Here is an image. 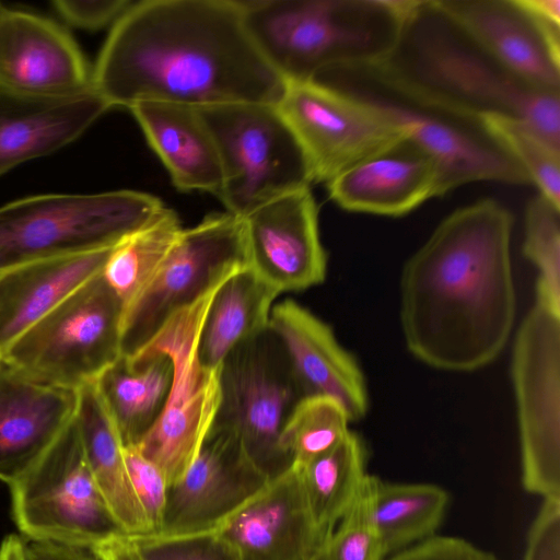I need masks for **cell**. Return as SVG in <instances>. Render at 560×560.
I'll return each mask as SVG.
<instances>
[{
  "label": "cell",
  "instance_id": "1",
  "mask_svg": "<svg viewBox=\"0 0 560 560\" xmlns=\"http://www.w3.org/2000/svg\"><path fill=\"white\" fill-rule=\"evenodd\" d=\"M112 107L277 104L285 83L253 40L240 1L148 0L114 23L92 70Z\"/></svg>",
  "mask_w": 560,
  "mask_h": 560
},
{
  "label": "cell",
  "instance_id": "2",
  "mask_svg": "<svg viewBox=\"0 0 560 560\" xmlns=\"http://www.w3.org/2000/svg\"><path fill=\"white\" fill-rule=\"evenodd\" d=\"M513 226L509 209L480 199L445 217L406 260L399 322L416 359L466 373L502 353L516 315Z\"/></svg>",
  "mask_w": 560,
  "mask_h": 560
},
{
  "label": "cell",
  "instance_id": "3",
  "mask_svg": "<svg viewBox=\"0 0 560 560\" xmlns=\"http://www.w3.org/2000/svg\"><path fill=\"white\" fill-rule=\"evenodd\" d=\"M256 46L283 82L331 70L365 72L399 46L423 0L240 1Z\"/></svg>",
  "mask_w": 560,
  "mask_h": 560
},
{
  "label": "cell",
  "instance_id": "4",
  "mask_svg": "<svg viewBox=\"0 0 560 560\" xmlns=\"http://www.w3.org/2000/svg\"><path fill=\"white\" fill-rule=\"evenodd\" d=\"M417 18L392 57L366 75L409 106L472 125L487 113L517 116L560 145V91L523 81L463 36L460 44L455 30L456 38L420 27Z\"/></svg>",
  "mask_w": 560,
  "mask_h": 560
},
{
  "label": "cell",
  "instance_id": "5",
  "mask_svg": "<svg viewBox=\"0 0 560 560\" xmlns=\"http://www.w3.org/2000/svg\"><path fill=\"white\" fill-rule=\"evenodd\" d=\"M224 282L174 313L131 355L162 354L171 363V385L164 407L154 424L135 444L163 471L168 487L184 476L197 457L219 410L222 366L212 369L205 364L200 339L212 300Z\"/></svg>",
  "mask_w": 560,
  "mask_h": 560
},
{
  "label": "cell",
  "instance_id": "6",
  "mask_svg": "<svg viewBox=\"0 0 560 560\" xmlns=\"http://www.w3.org/2000/svg\"><path fill=\"white\" fill-rule=\"evenodd\" d=\"M164 208L149 194H48L0 207V270L113 247Z\"/></svg>",
  "mask_w": 560,
  "mask_h": 560
},
{
  "label": "cell",
  "instance_id": "7",
  "mask_svg": "<svg viewBox=\"0 0 560 560\" xmlns=\"http://www.w3.org/2000/svg\"><path fill=\"white\" fill-rule=\"evenodd\" d=\"M124 305L102 271L22 334L0 359L24 374L79 389L121 357Z\"/></svg>",
  "mask_w": 560,
  "mask_h": 560
},
{
  "label": "cell",
  "instance_id": "8",
  "mask_svg": "<svg viewBox=\"0 0 560 560\" xmlns=\"http://www.w3.org/2000/svg\"><path fill=\"white\" fill-rule=\"evenodd\" d=\"M198 112L222 164L218 198L243 218L259 206L312 184L303 151L276 104L235 103Z\"/></svg>",
  "mask_w": 560,
  "mask_h": 560
},
{
  "label": "cell",
  "instance_id": "9",
  "mask_svg": "<svg viewBox=\"0 0 560 560\" xmlns=\"http://www.w3.org/2000/svg\"><path fill=\"white\" fill-rule=\"evenodd\" d=\"M10 488L13 520L30 541L91 549L124 535L91 474L74 418Z\"/></svg>",
  "mask_w": 560,
  "mask_h": 560
},
{
  "label": "cell",
  "instance_id": "10",
  "mask_svg": "<svg viewBox=\"0 0 560 560\" xmlns=\"http://www.w3.org/2000/svg\"><path fill=\"white\" fill-rule=\"evenodd\" d=\"M305 156L312 183H329L359 162L407 139L387 101L323 81L287 83L276 104Z\"/></svg>",
  "mask_w": 560,
  "mask_h": 560
},
{
  "label": "cell",
  "instance_id": "11",
  "mask_svg": "<svg viewBox=\"0 0 560 560\" xmlns=\"http://www.w3.org/2000/svg\"><path fill=\"white\" fill-rule=\"evenodd\" d=\"M213 427L233 433L252 462L272 479L292 464L281 446L284 423L304 396L278 338L268 329L224 360Z\"/></svg>",
  "mask_w": 560,
  "mask_h": 560
},
{
  "label": "cell",
  "instance_id": "12",
  "mask_svg": "<svg viewBox=\"0 0 560 560\" xmlns=\"http://www.w3.org/2000/svg\"><path fill=\"white\" fill-rule=\"evenodd\" d=\"M511 378L522 483L542 499L560 498V314L537 303L527 312L513 341Z\"/></svg>",
  "mask_w": 560,
  "mask_h": 560
},
{
  "label": "cell",
  "instance_id": "13",
  "mask_svg": "<svg viewBox=\"0 0 560 560\" xmlns=\"http://www.w3.org/2000/svg\"><path fill=\"white\" fill-rule=\"evenodd\" d=\"M246 266L241 218L212 213L183 229L158 273L124 311L121 355H133L174 313Z\"/></svg>",
  "mask_w": 560,
  "mask_h": 560
},
{
  "label": "cell",
  "instance_id": "14",
  "mask_svg": "<svg viewBox=\"0 0 560 560\" xmlns=\"http://www.w3.org/2000/svg\"><path fill=\"white\" fill-rule=\"evenodd\" d=\"M460 36L523 81L560 91V28L544 26L521 0H427Z\"/></svg>",
  "mask_w": 560,
  "mask_h": 560
},
{
  "label": "cell",
  "instance_id": "15",
  "mask_svg": "<svg viewBox=\"0 0 560 560\" xmlns=\"http://www.w3.org/2000/svg\"><path fill=\"white\" fill-rule=\"evenodd\" d=\"M269 480L233 433L213 427L190 467L168 487L162 526L156 534L215 530Z\"/></svg>",
  "mask_w": 560,
  "mask_h": 560
},
{
  "label": "cell",
  "instance_id": "16",
  "mask_svg": "<svg viewBox=\"0 0 560 560\" xmlns=\"http://www.w3.org/2000/svg\"><path fill=\"white\" fill-rule=\"evenodd\" d=\"M241 219L247 267L280 294L325 281L328 259L310 187L277 197Z\"/></svg>",
  "mask_w": 560,
  "mask_h": 560
},
{
  "label": "cell",
  "instance_id": "17",
  "mask_svg": "<svg viewBox=\"0 0 560 560\" xmlns=\"http://www.w3.org/2000/svg\"><path fill=\"white\" fill-rule=\"evenodd\" d=\"M92 88V70L55 22L0 3V89L65 96Z\"/></svg>",
  "mask_w": 560,
  "mask_h": 560
},
{
  "label": "cell",
  "instance_id": "18",
  "mask_svg": "<svg viewBox=\"0 0 560 560\" xmlns=\"http://www.w3.org/2000/svg\"><path fill=\"white\" fill-rule=\"evenodd\" d=\"M213 532L236 560H312L327 539L312 520L294 464Z\"/></svg>",
  "mask_w": 560,
  "mask_h": 560
},
{
  "label": "cell",
  "instance_id": "19",
  "mask_svg": "<svg viewBox=\"0 0 560 560\" xmlns=\"http://www.w3.org/2000/svg\"><path fill=\"white\" fill-rule=\"evenodd\" d=\"M269 329L283 347L304 396L336 399L350 421L366 415L369 394L363 372L327 323L287 299L273 305Z\"/></svg>",
  "mask_w": 560,
  "mask_h": 560
},
{
  "label": "cell",
  "instance_id": "20",
  "mask_svg": "<svg viewBox=\"0 0 560 560\" xmlns=\"http://www.w3.org/2000/svg\"><path fill=\"white\" fill-rule=\"evenodd\" d=\"M78 389L35 380L0 359V480L22 478L72 421Z\"/></svg>",
  "mask_w": 560,
  "mask_h": 560
},
{
  "label": "cell",
  "instance_id": "21",
  "mask_svg": "<svg viewBox=\"0 0 560 560\" xmlns=\"http://www.w3.org/2000/svg\"><path fill=\"white\" fill-rule=\"evenodd\" d=\"M109 108L93 88L65 96L0 89V176L68 145Z\"/></svg>",
  "mask_w": 560,
  "mask_h": 560
},
{
  "label": "cell",
  "instance_id": "22",
  "mask_svg": "<svg viewBox=\"0 0 560 560\" xmlns=\"http://www.w3.org/2000/svg\"><path fill=\"white\" fill-rule=\"evenodd\" d=\"M343 210L385 217L405 215L440 197L433 160L408 139L370 156L326 184Z\"/></svg>",
  "mask_w": 560,
  "mask_h": 560
},
{
  "label": "cell",
  "instance_id": "23",
  "mask_svg": "<svg viewBox=\"0 0 560 560\" xmlns=\"http://www.w3.org/2000/svg\"><path fill=\"white\" fill-rule=\"evenodd\" d=\"M407 139L424 151L439 172V195L469 183L529 185L524 171L480 129L474 131L451 117L390 103ZM462 121V120H460Z\"/></svg>",
  "mask_w": 560,
  "mask_h": 560
},
{
  "label": "cell",
  "instance_id": "24",
  "mask_svg": "<svg viewBox=\"0 0 560 560\" xmlns=\"http://www.w3.org/2000/svg\"><path fill=\"white\" fill-rule=\"evenodd\" d=\"M113 247L0 270V355L72 292L98 275Z\"/></svg>",
  "mask_w": 560,
  "mask_h": 560
},
{
  "label": "cell",
  "instance_id": "25",
  "mask_svg": "<svg viewBox=\"0 0 560 560\" xmlns=\"http://www.w3.org/2000/svg\"><path fill=\"white\" fill-rule=\"evenodd\" d=\"M129 109L178 189L218 196L223 182L220 154L197 108L139 102Z\"/></svg>",
  "mask_w": 560,
  "mask_h": 560
},
{
  "label": "cell",
  "instance_id": "26",
  "mask_svg": "<svg viewBox=\"0 0 560 560\" xmlns=\"http://www.w3.org/2000/svg\"><path fill=\"white\" fill-rule=\"evenodd\" d=\"M74 421L91 474L122 534H150L128 477L122 441L95 382L78 389Z\"/></svg>",
  "mask_w": 560,
  "mask_h": 560
},
{
  "label": "cell",
  "instance_id": "27",
  "mask_svg": "<svg viewBox=\"0 0 560 560\" xmlns=\"http://www.w3.org/2000/svg\"><path fill=\"white\" fill-rule=\"evenodd\" d=\"M171 374L165 355H121L95 381L124 445L137 444L158 420Z\"/></svg>",
  "mask_w": 560,
  "mask_h": 560
},
{
  "label": "cell",
  "instance_id": "28",
  "mask_svg": "<svg viewBox=\"0 0 560 560\" xmlns=\"http://www.w3.org/2000/svg\"><path fill=\"white\" fill-rule=\"evenodd\" d=\"M280 293L247 266L217 291L200 339V355L212 369L222 366L241 345L269 329L273 302Z\"/></svg>",
  "mask_w": 560,
  "mask_h": 560
},
{
  "label": "cell",
  "instance_id": "29",
  "mask_svg": "<svg viewBox=\"0 0 560 560\" xmlns=\"http://www.w3.org/2000/svg\"><path fill=\"white\" fill-rule=\"evenodd\" d=\"M365 492L386 557L434 536L448 504L447 492L432 483H396L368 475Z\"/></svg>",
  "mask_w": 560,
  "mask_h": 560
},
{
  "label": "cell",
  "instance_id": "30",
  "mask_svg": "<svg viewBox=\"0 0 560 560\" xmlns=\"http://www.w3.org/2000/svg\"><path fill=\"white\" fill-rule=\"evenodd\" d=\"M366 457L364 442L349 431L328 452L304 465L294 464L312 520L326 538L359 498L369 475Z\"/></svg>",
  "mask_w": 560,
  "mask_h": 560
},
{
  "label": "cell",
  "instance_id": "31",
  "mask_svg": "<svg viewBox=\"0 0 560 560\" xmlns=\"http://www.w3.org/2000/svg\"><path fill=\"white\" fill-rule=\"evenodd\" d=\"M182 231L176 213L164 207L114 246L102 276L124 311L158 273Z\"/></svg>",
  "mask_w": 560,
  "mask_h": 560
},
{
  "label": "cell",
  "instance_id": "32",
  "mask_svg": "<svg viewBox=\"0 0 560 560\" xmlns=\"http://www.w3.org/2000/svg\"><path fill=\"white\" fill-rule=\"evenodd\" d=\"M475 125L524 171L539 195L560 207V145L509 114H482Z\"/></svg>",
  "mask_w": 560,
  "mask_h": 560
},
{
  "label": "cell",
  "instance_id": "33",
  "mask_svg": "<svg viewBox=\"0 0 560 560\" xmlns=\"http://www.w3.org/2000/svg\"><path fill=\"white\" fill-rule=\"evenodd\" d=\"M349 422L346 410L336 399L302 396L284 423L281 446L292 464L304 465L339 444L350 431Z\"/></svg>",
  "mask_w": 560,
  "mask_h": 560
},
{
  "label": "cell",
  "instance_id": "34",
  "mask_svg": "<svg viewBox=\"0 0 560 560\" xmlns=\"http://www.w3.org/2000/svg\"><path fill=\"white\" fill-rule=\"evenodd\" d=\"M522 250L537 269L535 303L560 314V207L539 194L526 205Z\"/></svg>",
  "mask_w": 560,
  "mask_h": 560
},
{
  "label": "cell",
  "instance_id": "35",
  "mask_svg": "<svg viewBox=\"0 0 560 560\" xmlns=\"http://www.w3.org/2000/svg\"><path fill=\"white\" fill-rule=\"evenodd\" d=\"M312 560H386L370 514L365 483Z\"/></svg>",
  "mask_w": 560,
  "mask_h": 560
},
{
  "label": "cell",
  "instance_id": "36",
  "mask_svg": "<svg viewBox=\"0 0 560 560\" xmlns=\"http://www.w3.org/2000/svg\"><path fill=\"white\" fill-rule=\"evenodd\" d=\"M127 537L135 545L141 560H236L213 530L175 536L145 534Z\"/></svg>",
  "mask_w": 560,
  "mask_h": 560
},
{
  "label": "cell",
  "instance_id": "37",
  "mask_svg": "<svg viewBox=\"0 0 560 560\" xmlns=\"http://www.w3.org/2000/svg\"><path fill=\"white\" fill-rule=\"evenodd\" d=\"M122 453L133 493L150 525V534H156L163 522L168 482L163 471L135 444L124 445Z\"/></svg>",
  "mask_w": 560,
  "mask_h": 560
},
{
  "label": "cell",
  "instance_id": "38",
  "mask_svg": "<svg viewBox=\"0 0 560 560\" xmlns=\"http://www.w3.org/2000/svg\"><path fill=\"white\" fill-rule=\"evenodd\" d=\"M523 560H560V498H547L527 536Z\"/></svg>",
  "mask_w": 560,
  "mask_h": 560
},
{
  "label": "cell",
  "instance_id": "39",
  "mask_svg": "<svg viewBox=\"0 0 560 560\" xmlns=\"http://www.w3.org/2000/svg\"><path fill=\"white\" fill-rule=\"evenodd\" d=\"M132 2L125 0H58L52 4L69 24L84 30H100L113 24Z\"/></svg>",
  "mask_w": 560,
  "mask_h": 560
},
{
  "label": "cell",
  "instance_id": "40",
  "mask_svg": "<svg viewBox=\"0 0 560 560\" xmlns=\"http://www.w3.org/2000/svg\"><path fill=\"white\" fill-rule=\"evenodd\" d=\"M387 560H497L493 555L457 537L432 536Z\"/></svg>",
  "mask_w": 560,
  "mask_h": 560
},
{
  "label": "cell",
  "instance_id": "41",
  "mask_svg": "<svg viewBox=\"0 0 560 560\" xmlns=\"http://www.w3.org/2000/svg\"><path fill=\"white\" fill-rule=\"evenodd\" d=\"M25 555L26 560H97L90 549L54 542H26Z\"/></svg>",
  "mask_w": 560,
  "mask_h": 560
},
{
  "label": "cell",
  "instance_id": "42",
  "mask_svg": "<svg viewBox=\"0 0 560 560\" xmlns=\"http://www.w3.org/2000/svg\"><path fill=\"white\" fill-rule=\"evenodd\" d=\"M90 550L97 560H141L135 545L125 535L113 536Z\"/></svg>",
  "mask_w": 560,
  "mask_h": 560
},
{
  "label": "cell",
  "instance_id": "43",
  "mask_svg": "<svg viewBox=\"0 0 560 560\" xmlns=\"http://www.w3.org/2000/svg\"><path fill=\"white\" fill-rule=\"evenodd\" d=\"M26 542L18 535H8L0 545V560H26Z\"/></svg>",
  "mask_w": 560,
  "mask_h": 560
}]
</instances>
